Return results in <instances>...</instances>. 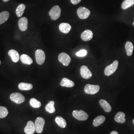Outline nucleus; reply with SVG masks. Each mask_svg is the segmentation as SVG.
Masks as SVG:
<instances>
[{
  "instance_id": "nucleus-1",
  "label": "nucleus",
  "mask_w": 134,
  "mask_h": 134,
  "mask_svg": "<svg viewBox=\"0 0 134 134\" xmlns=\"http://www.w3.org/2000/svg\"><path fill=\"white\" fill-rule=\"evenodd\" d=\"M72 114L74 118L80 121H85L88 118L87 113L83 110H74Z\"/></svg>"
},
{
  "instance_id": "nucleus-2",
  "label": "nucleus",
  "mask_w": 134,
  "mask_h": 134,
  "mask_svg": "<svg viewBox=\"0 0 134 134\" xmlns=\"http://www.w3.org/2000/svg\"><path fill=\"white\" fill-rule=\"evenodd\" d=\"M61 10L59 6L58 5H55L50 10L49 14L50 16L51 19L53 20H57L59 18L61 15Z\"/></svg>"
},
{
  "instance_id": "nucleus-3",
  "label": "nucleus",
  "mask_w": 134,
  "mask_h": 134,
  "mask_svg": "<svg viewBox=\"0 0 134 134\" xmlns=\"http://www.w3.org/2000/svg\"><path fill=\"white\" fill-rule=\"evenodd\" d=\"M118 64V61L117 60H115L112 64L106 67L104 70V74L106 76H109L113 74L117 69Z\"/></svg>"
},
{
  "instance_id": "nucleus-4",
  "label": "nucleus",
  "mask_w": 134,
  "mask_h": 134,
  "mask_svg": "<svg viewBox=\"0 0 134 134\" xmlns=\"http://www.w3.org/2000/svg\"><path fill=\"white\" fill-rule=\"evenodd\" d=\"M100 90V86L98 85H92L87 84L85 87V92L88 94H94Z\"/></svg>"
},
{
  "instance_id": "nucleus-5",
  "label": "nucleus",
  "mask_w": 134,
  "mask_h": 134,
  "mask_svg": "<svg viewBox=\"0 0 134 134\" xmlns=\"http://www.w3.org/2000/svg\"><path fill=\"white\" fill-rule=\"evenodd\" d=\"M77 14L80 19H86L90 16L91 14V12L86 8L80 7L77 10Z\"/></svg>"
},
{
  "instance_id": "nucleus-6",
  "label": "nucleus",
  "mask_w": 134,
  "mask_h": 134,
  "mask_svg": "<svg viewBox=\"0 0 134 134\" xmlns=\"http://www.w3.org/2000/svg\"><path fill=\"white\" fill-rule=\"evenodd\" d=\"M36 61L37 63L41 65L45 62V54L42 50L37 49L35 53Z\"/></svg>"
},
{
  "instance_id": "nucleus-7",
  "label": "nucleus",
  "mask_w": 134,
  "mask_h": 134,
  "mask_svg": "<svg viewBox=\"0 0 134 134\" xmlns=\"http://www.w3.org/2000/svg\"><path fill=\"white\" fill-rule=\"evenodd\" d=\"M45 124V120L42 117H38L35 121L34 125L35 131L37 133H41L43 131L44 126Z\"/></svg>"
},
{
  "instance_id": "nucleus-8",
  "label": "nucleus",
  "mask_w": 134,
  "mask_h": 134,
  "mask_svg": "<svg viewBox=\"0 0 134 134\" xmlns=\"http://www.w3.org/2000/svg\"><path fill=\"white\" fill-rule=\"evenodd\" d=\"M10 99L11 100L17 104L22 103L25 101L24 96L18 92L12 93L10 96Z\"/></svg>"
},
{
  "instance_id": "nucleus-9",
  "label": "nucleus",
  "mask_w": 134,
  "mask_h": 134,
  "mask_svg": "<svg viewBox=\"0 0 134 134\" xmlns=\"http://www.w3.org/2000/svg\"><path fill=\"white\" fill-rule=\"evenodd\" d=\"M58 60L65 66H68L71 61L70 56L65 53H60L58 56Z\"/></svg>"
},
{
  "instance_id": "nucleus-10",
  "label": "nucleus",
  "mask_w": 134,
  "mask_h": 134,
  "mask_svg": "<svg viewBox=\"0 0 134 134\" xmlns=\"http://www.w3.org/2000/svg\"><path fill=\"white\" fill-rule=\"evenodd\" d=\"M81 77L85 79H88L92 77V73L86 66H82L80 69Z\"/></svg>"
},
{
  "instance_id": "nucleus-11",
  "label": "nucleus",
  "mask_w": 134,
  "mask_h": 134,
  "mask_svg": "<svg viewBox=\"0 0 134 134\" xmlns=\"http://www.w3.org/2000/svg\"><path fill=\"white\" fill-rule=\"evenodd\" d=\"M19 27L21 31H24L28 27V20L25 17L20 18L19 20Z\"/></svg>"
},
{
  "instance_id": "nucleus-12",
  "label": "nucleus",
  "mask_w": 134,
  "mask_h": 134,
  "mask_svg": "<svg viewBox=\"0 0 134 134\" xmlns=\"http://www.w3.org/2000/svg\"><path fill=\"white\" fill-rule=\"evenodd\" d=\"M35 131L34 123L31 121H29L26 126L24 128V132L26 134H34Z\"/></svg>"
},
{
  "instance_id": "nucleus-13",
  "label": "nucleus",
  "mask_w": 134,
  "mask_h": 134,
  "mask_svg": "<svg viewBox=\"0 0 134 134\" xmlns=\"http://www.w3.org/2000/svg\"><path fill=\"white\" fill-rule=\"evenodd\" d=\"M93 37V32L90 30H86L81 34V38L84 41L91 40Z\"/></svg>"
},
{
  "instance_id": "nucleus-14",
  "label": "nucleus",
  "mask_w": 134,
  "mask_h": 134,
  "mask_svg": "<svg viewBox=\"0 0 134 134\" xmlns=\"http://www.w3.org/2000/svg\"><path fill=\"white\" fill-rule=\"evenodd\" d=\"M60 31L63 34H68L71 29V25L68 23H62L59 25V26Z\"/></svg>"
},
{
  "instance_id": "nucleus-15",
  "label": "nucleus",
  "mask_w": 134,
  "mask_h": 134,
  "mask_svg": "<svg viewBox=\"0 0 134 134\" xmlns=\"http://www.w3.org/2000/svg\"><path fill=\"white\" fill-rule=\"evenodd\" d=\"M8 54L11 58L12 61L14 63H17L19 60V54L17 51L12 49L8 52Z\"/></svg>"
},
{
  "instance_id": "nucleus-16",
  "label": "nucleus",
  "mask_w": 134,
  "mask_h": 134,
  "mask_svg": "<svg viewBox=\"0 0 134 134\" xmlns=\"http://www.w3.org/2000/svg\"><path fill=\"white\" fill-rule=\"evenodd\" d=\"M60 85L64 87H72L75 86V83L73 81L66 78H63L62 81H61Z\"/></svg>"
},
{
  "instance_id": "nucleus-17",
  "label": "nucleus",
  "mask_w": 134,
  "mask_h": 134,
  "mask_svg": "<svg viewBox=\"0 0 134 134\" xmlns=\"http://www.w3.org/2000/svg\"><path fill=\"white\" fill-rule=\"evenodd\" d=\"M125 114L123 112H119L117 113L114 117V120L116 122L119 123H124L126 121L125 118Z\"/></svg>"
},
{
  "instance_id": "nucleus-18",
  "label": "nucleus",
  "mask_w": 134,
  "mask_h": 134,
  "mask_svg": "<svg viewBox=\"0 0 134 134\" xmlns=\"http://www.w3.org/2000/svg\"><path fill=\"white\" fill-rule=\"evenodd\" d=\"M125 49L127 52V55L128 56H130L132 55L134 50L133 44L131 42L127 41L125 44Z\"/></svg>"
},
{
  "instance_id": "nucleus-19",
  "label": "nucleus",
  "mask_w": 134,
  "mask_h": 134,
  "mask_svg": "<svg viewBox=\"0 0 134 134\" xmlns=\"http://www.w3.org/2000/svg\"><path fill=\"white\" fill-rule=\"evenodd\" d=\"M20 60L21 62L23 64H25V65H31L32 64L33 61L32 59L29 56L27 55L26 54H23L21 55L20 57Z\"/></svg>"
},
{
  "instance_id": "nucleus-20",
  "label": "nucleus",
  "mask_w": 134,
  "mask_h": 134,
  "mask_svg": "<svg viewBox=\"0 0 134 134\" xmlns=\"http://www.w3.org/2000/svg\"><path fill=\"white\" fill-rule=\"evenodd\" d=\"M99 104L106 112H109L111 111V106L109 103L105 100L100 99L99 100Z\"/></svg>"
},
{
  "instance_id": "nucleus-21",
  "label": "nucleus",
  "mask_w": 134,
  "mask_h": 134,
  "mask_svg": "<svg viewBox=\"0 0 134 134\" xmlns=\"http://www.w3.org/2000/svg\"><path fill=\"white\" fill-rule=\"evenodd\" d=\"M105 120V117L104 116L100 115L96 117L93 121V125L95 127L99 126L102 124Z\"/></svg>"
},
{
  "instance_id": "nucleus-22",
  "label": "nucleus",
  "mask_w": 134,
  "mask_h": 134,
  "mask_svg": "<svg viewBox=\"0 0 134 134\" xmlns=\"http://www.w3.org/2000/svg\"><path fill=\"white\" fill-rule=\"evenodd\" d=\"M55 120L56 123L58 125V126L61 128H64L66 127L67 125V122L66 120H65L64 118H63L62 117L57 116L56 117Z\"/></svg>"
},
{
  "instance_id": "nucleus-23",
  "label": "nucleus",
  "mask_w": 134,
  "mask_h": 134,
  "mask_svg": "<svg viewBox=\"0 0 134 134\" xmlns=\"http://www.w3.org/2000/svg\"><path fill=\"white\" fill-rule=\"evenodd\" d=\"M10 16V14L7 11H4L0 13V25L5 23Z\"/></svg>"
},
{
  "instance_id": "nucleus-24",
  "label": "nucleus",
  "mask_w": 134,
  "mask_h": 134,
  "mask_svg": "<svg viewBox=\"0 0 134 134\" xmlns=\"http://www.w3.org/2000/svg\"><path fill=\"white\" fill-rule=\"evenodd\" d=\"M19 88L21 91H29L33 88V86L31 83L21 82L19 85Z\"/></svg>"
},
{
  "instance_id": "nucleus-25",
  "label": "nucleus",
  "mask_w": 134,
  "mask_h": 134,
  "mask_svg": "<svg viewBox=\"0 0 134 134\" xmlns=\"http://www.w3.org/2000/svg\"><path fill=\"white\" fill-rule=\"evenodd\" d=\"M55 102L53 101H50L45 106V109L50 113H53L55 112V108L54 107Z\"/></svg>"
},
{
  "instance_id": "nucleus-26",
  "label": "nucleus",
  "mask_w": 134,
  "mask_h": 134,
  "mask_svg": "<svg viewBox=\"0 0 134 134\" xmlns=\"http://www.w3.org/2000/svg\"><path fill=\"white\" fill-rule=\"evenodd\" d=\"M25 9V5L24 4H20L17 7L15 13L18 17H21L23 14H24V10Z\"/></svg>"
},
{
  "instance_id": "nucleus-27",
  "label": "nucleus",
  "mask_w": 134,
  "mask_h": 134,
  "mask_svg": "<svg viewBox=\"0 0 134 134\" xmlns=\"http://www.w3.org/2000/svg\"><path fill=\"white\" fill-rule=\"evenodd\" d=\"M134 4V0H125L121 5L122 9L126 10Z\"/></svg>"
},
{
  "instance_id": "nucleus-28",
  "label": "nucleus",
  "mask_w": 134,
  "mask_h": 134,
  "mask_svg": "<svg viewBox=\"0 0 134 134\" xmlns=\"http://www.w3.org/2000/svg\"><path fill=\"white\" fill-rule=\"evenodd\" d=\"M29 103H30V105L34 108H38L41 106V102L34 98H31L29 101Z\"/></svg>"
},
{
  "instance_id": "nucleus-29",
  "label": "nucleus",
  "mask_w": 134,
  "mask_h": 134,
  "mask_svg": "<svg viewBox=\"0 0 134 134\" xmlns=\"http://www.w3.org/2000/svg\"><path fill=\"white\" fill-rule=\"evenodd\" d=\"M9 113L7 108L4 106H0V118H4Z\"/></svg>"
},
{
  "instance_id": "nucleus-30",
  "label": "nucleus",
  "mask_w": 134,
  "mask_h": 134,
  "mask_svg": "<svg viewBox=\"0 0 134 134\" xmlns=\"http://www.w3.org/2000/svg\"><path fill=\"white\" fill-rule=\"evenodd\" d=\"M87 54V52L85 49H81L80 51H78L76 53V55L77 57H85Z\"/></svg>"
},
{
  "instance_id": "nucleus-31",
  "label": "nucleus",
  "mask_w": 134,
  "mask_h": 134,
  "mask_svg": "<svg viewBox=\"0 0 134 134\" xmlns=\"http://www.w3.org/2000/svg\"><path fill=\"white\" fill-rule=\"evenodd\" d=\"M81 0H71V2L73 5H77L81 2Z\"/></svg>"
},
{
  "instance_id": "nucleus-32",
  "label": "nucleus",
  "mask_w": 134,
  "mask_h": 134,
  "mask_svg": "<svg viewBox=\"0 0 134 134\" xmlns=\"http://www.w3.org/2000/svg\"><path fill=\"white\" fill-rule=\"evenodd\" d=\"M110 134H118V133L116 131H112Z\"/></svg>"
},
{
  "instance_id": "nucleus-33",
  "label": "nucleus",
  "mask_w": 134,
  "mask_h": 134,
  "mask_svg": "<svg viewBox=\"0 0 134 134\" xmlns=\"http://www.w3.org/2000/svg\"><path fill=\"white\" fill-rule=\"evenodd\" d=\"M4 2H8V1H9V0H3Z\"/></svg>"
},
{
  "instance_id": "nucleus-34",
  "label": "nucleus",
  "mask_w": 134,
  "mask_h": 134,
  "mask_svg": "<svg viewBox=\"0 0 134 134\" xmlns=\"http://www.w3.org/2000/svg\"><path fill=\"white\" fill-rule=\"evenodd\" d=\"M133 123H134V119H133Z\"/></svg>"
},
{
  "instance_id": "nucleus-35",
  "label": "nucleus",
  "mask_w": 134,
  "mask_h": 134,
  "mask_svg": "<svg viewBox=\"0 0 134 134\" xmlns=\"http://www.w3.org/2000/svg\"><path fill=\"white\" fill-rule=\"evenodd\" d=\"M1 61H0V65H1Z\"/></svg>"
},
{
  "instance_id": "nucleus-36",
  "label": "nucleus",
  "mask_w": 134,
  "mask_h": 134,
  "mask_svg": "<svg viewBox=\"0 0 134 134\" xmlns=\"http://www.w3.org/2000/svg\"><path fill=\"white\" fill-rule=\"evenodd\" d=\"M133 25H134V23H133Z\"/></svg>"
}]
</instances>
